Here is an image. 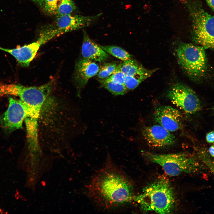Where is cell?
I'll use <instances>...</instances> for the list:
<instances>
[{
	"label": "cell",
	"instance_id": "ffe728a7",
	"mask_svg": "<svg viewBox=\"0 0 214 214\" xmlns=\"http://www.w3.org/2000/svg\"><path fill=\"white\" fill-rule=\"evenodd\" d=\"M117 66L114 63L104 64L100 68L97 74L98 78L100 80L104 79L111 75L115 70Z\"/></svg>",
	"mask_w": 214,
	"mask_h": 214
},
{
	"label": "cell",
	"instance_id": "d6986e66",
	"mask_svg": "<svg viewBox=\"0 0 214 214\" xmlns=\"http://www.w3.org/2000/svg\"><path fill=\"white\" fill-rule=\"evenodd\" d=\"M76 9L72 0H62L58 7L56 15L57 17L72 14Z\"/></svg>",
	"mask_w": 214,
	"mask_h": 214
},
{
	"label": "cell",
	"instance_id": "cb8c5ba5",
	"mask_svg": "<svg viewBox=\"0 0 214 214\" xmlns=\"http://www.w3.org/2000/svg\"><path fill=\"white\" fill-rule=\"evenodd\" d=\"M207 141L209 143H214V130L207 133L206 135Z\"/></svg>",
	"mask_w": 214,
	"mask_h": 214
},
{
	"label": "cell",
	"instance_id": "3957f363",
	"mask_svg": "<svg viewBox=\"0 0 214 214\" xmlns=\"http://www.w3.org/2000/svg\"><path fill=\"white\" fill-rule=\"evenodd\" d=\"M143 154L146 159L160 165L166 174L171 176L195 172L199 166L195 157L187 153L160 154L144 151Z\"/></svg>",
	"mask_w": 214,
	"mask_h": 214
},
{
	"label": "cell",
	"instance_id": "e0dca14e",
	"mask_svg": "<svg viewBox=\"0 0 214 214\" xmlns=\"http://www.w3.org/2000/svg\"><path fill=\"white\" fill-rule=\"evenodd\" d=\"M100 46L108 54L124 62L132 59L130 54L120 47L115 45H100Z\"/></svg>",
	"mask_w": 214,
	"mask_h": 214
},
{
	"label": "cell",
	"instance_id": "2e32d148",
	"mask_svg": "<svg viewBox=\"0 0 214 214\" xmlns=\"http://www.w3.org/2000/svg\"><path fill=\"white\" fill-rule=\"evenodd\" d=\"M117 67L125 76L135 75L146 69L133 59L124 61Z\"/></svg>",
	"mask_w": 214,
	"mask_h": 214
},
{
	"label": "cell",
	"instance_id": "5b68a950",
	"mask_svg": "<svg viewBox=\"0 0 214 214\" xmlns=\"http://www.w3.org/2000/svg\"><path fill=\"white\" fill-rule=\"evenodd\" d=\"M179 64L191 77H203L207 70V59L204 48L191 43H180L176 50Z\"/></svg>",
	"mask_w": 214,
	"mask_h": 214
},
{
	"label": "cell",
	"instance_id": "6da1fadb",
	"mask_svg": "<svg viewBox=\"0 0 214 214\" xmlns=\"http://www.w3.org/2000/svg\"><path fill=\"white\" fill-rule=\"evenodd\" d=\"M133 188L126 174L108 161L91 179L88 185V194L97 206L110 209L135 199Z\"/></svg>",
	"mask_w": 214,
	"mask_h": 214
},
{
	"label": "cell",
	"instance_id": "484cf974",
	"mask_svg": "<svg viewBox=\"0 0 214 214\" xmlns=\"http://www.w3.org/2000/svg\"><path fill=\"white\" fill-rule=\"evenodd\" d=\"M208 150L210 155L211 157H214V144L211 146Z\"/></svg>",
	"mask_w": 214,
	"mask_h": 214
},
{
	"label": "cell",
	"instance_id": "d4e9b609",
	"mask_svg": "<svg viewBox=\"0 0 214 214\" xmlns=\"http://www.w3.org/2000/svg\"><path fill=\"white\" fill-rule=\"evenodd\" d=\"M38 6L43 7L44 0H31Z\"/></svg>",
	"mask_w": 214,
	"mask_h": 214
},
{
	"label": "cell",
	"instance_id": "7402d4cb",
	"mask_svg": "<svg viewBox=\"0 0 214 214\" xmlns=\"http://www.w3.org/2000/svg\"><path fill=\"white\" fill-rule=\"evenodd\" d=\"M198 156L200 160L207 167L214 175V160L208 153L204 150L200 151Z\"/></svg>",
	"mask_w": 214,
	"mask_h": 214
},
{
	"label": "cell",
	"instance_id": "5bb4252c",
	"mask_svg": "<svg viewBox=\"0 0 214 214\" xmlns=\"http://www.w3.org/2000/svg\"><path fill=\"white\" fill-rule=\"evenodd\" d=\"M81 47V54L84 59L103 62L108 59L109 56L84 31Z\"/></svg>",
	"mask_w": 214,
	"mask_h": 214
},
{
	"label": "cell",
	"instance_id": "7c38bea8",
	"mask_svg": "<svg viewBox=\"0 0 214 214\" xmlns=\"http://www.w3.org/2000/svg\"><path fill=\"white\" fill-rule=\"evenodd\" d=\"M45 43L42 39L39 37L36 41L21 47L7 49L0 47V50L12 56L22 66L27 67L34 58L40 46Z\"/></svg>",
	"mask_w": 214,
	"mask_h": 214
},
{
	"label": "cell",
	"instance_id": "30bf717a",
	"mask_svg": "<svg viewBox=\"0 0 214 214\" xmlns=\"http://www.w3.org/2000/svg\"><path fill=\"white\" fill-rule=\"evenodd\" d=\"M101 14L84 16L70 14L58 16L55 26L53 27L61 34L88 26L95 21Z\"/></svg>",
	"mask_w": 214,
	"mask_h": 214
},
{
	"label": "cell",
	"instance_id": "9a60e30c",
	"mask_svg": "<svg viewBox=\"0 0 214 214\" xmlns=\"http://www.w3.org/2000/svg\"><path fill=\"white\" fill-rule=\"evenodd\" d=\"M157 70L146 69L144 71L133 76H126L124 85L128 90L136 88L141 83L149 78Z\"/></svg>",
	"mask_w": 214,
	"mask_h": 214
},
{
	"label": "cell",
	"instance_id": "83f0119b",
	"mask_svg": "<svg viewBox=\"0 0 214 214\" xmlns=\"http://www.w3.org/2000/svg\"><path fill=\"white\" fill-rule=\"evenodd\" d=\"M213 112L214 113V107H213Z\"/></svg>",
	"mask_w": 214,
	"mask_h": 214
},
{
	"label": "cell",
	"instance_id": "277c9868",
	"mask_svg": "<svg viewBox=\"0 0 214 214\" xmlns=\"http://www.w3.org/2000/svg\"><path fill=\"white\" fill-rule=\"evenodd\" d=\"M54 81L37 86H25L16 84H0V97L6 95L19 97L20 99L37 111L40 112L43 104L54 87Z\"/></svg>",
	"mask_w": 214,
	"mask_h": 214
},
{
	"label": "cell",
	"instance_id": "603a6c76",
	"mask_svg": "<svg viewBox=\"0 0 214 214\" xmlns=\"http://www.w3.org/2000/svg\"><path fill=\"white\" fill-rule=\"evenodd\" d=\"M125 77L126 76L125 74L118 68L117 66L115 70L111 75L103 80L124 84Z\"/></svg>",
	"mask_w": 214,
	"mask_h": 214
},
{
	"label": "cell",
	"instance_id": "7a4b0ae2",
	"mask_svg": "<svg viewBox=\"0 0 214 214\" xmlns=\"http://www.w3.org/2000/svg\"><path fill=\"white\" fill-rule=\"evenodd\" d=\"M135 200L145 213L152 211L159 214H169L174 209L175 196L169 181L161 177L145 186Z\"/></svg>",
	"mask_w": 214,
	"mask_h": 214
},
{
	"label": "cell",
	"instance_id": "8fae6325",
	"mask_svg": "<svg viewBox=\"0 0 214 214\" xmlns=\"http://www.w3.org/2000/svg\"><path fill=\"white\" fill-rule=\"evenodd\" d=\"M155 121L168 131L174 132L181 128L182 116L178 110L170 106H161L155 111Z\"/></svg>",
	"mask_w": 214,
	"mask_h": 214
},
{
	"label": "cell",
	"instance_id": "44dd1931",
	"mask_svg": "<svg viewBox=\"0 0 214 214\" xmlns=\"http://www.w3.org/2000/svg\"><path fill=\"white\" fill-rule=\"evenodd\" d=\"M62 0H44L43 9L46 12L51 15H56Z\"/></svg>",
	"mask_w": 214,
	"mask_h": 214
},
{
	"label": "cell",
	"instance_id": "ba28073f",
	"mask_svg": "<svg viewBox=\"0 0 214 214\" xmlns=\"http://www.w3.org/2000/svg\"><path fill=\"white\" fill-rule=\"evenodd\" d=\"M171 102L189 114L195 113L201 108V102L194 92L183 83L173 84L167 93Z\"/></svg>",
	"mask_w": 214,
	"mask_h": 214
},
{
	"label": "cell",
	"instance_id": "9c48e42d",
	"mask_svg": "<svg viewBox=\"0 0 214 214\" xmlns=\"http://www.w3.org/2000/svg\"><path fill=\"white\" fill-rule=\"evenodd\" d=\"M142 134L148 145L153 148L169 147L175 142L174 135L159 124L144 127Z\"/></svg>",
	"mask_w": 214,
	"mask_h": 214
},
{
	"label": "cell",
	"instance_id": "ac0fdd59",
	"mask_svg": "<svg viewBox=\"0 0 214 214\" xmlns=\"http://www.w3.org/2000/svg\"><path fill=\"white\" fill-rule=\"evenodd\" d=\"M101 86L114 95H122L128 90L124 84L114 83L103 80H100Z\"/></svg>",
	"mask_w": 214,
	"mask_h": 214
},
{
	"label": "cell",
	"instance_id": "4fadbf2b",
	"mask_svg": "<svg viewBox=\"0 0 214 214\" xmlns=\"http://www.w3.org/2000/svg\"><path fill=\"white\" fill-rule=\"evenodd\" d=\"M99 68L98 64L91 60L82 58L76 62L74 79L78 92L86 85L91 78L97 74Z\"/></svg>",
	"mask_w": 214,
	"mask_h": 214
},
{
	"label": "cell",
	"instance_id": "4316f807",
	"mask_svg": "<svg viewBox=\"0 0 214 214\" xmlns=\"http://www.w3.org/2000/svg\"><path fill=\"white\" fill-rule=\"evenodd\" d=\"M208 4L214 10V0H206Z\"/></svg>",
	"mask_w": 214,
	"mask_h": 214
},
{
	"label": "cell",
	"instance_id": "8992f818",
	"mask_svg": "<svg viewBox=\"0 0 214 214\" xmlns=\"http://www.w3.org/2000/svg\"><path fill=\"white\" fill-rule=\"evenodd\" d=\"M191 15L194 40L204 48L214 49V16L200 8Z\"/></svg>",
	"mask_w": 214,
	"mask_h": 214
},
{
	"label": "cell",
	"instance_id": "52a82bcc",
	"mask_svg": "<svg viewBox=\"0 0 214 214\" xmlns=\"http://www.w3.org/2000/svg\"><path fill=\"white\" fill-rule=\"evenodd\" d=\"M7 110L0 115V125L10 130L22 128L23 121L31 116L39 118L40 114L35 112L21 100L9 98Z\"/></svg>",
	"mask_w": 214,
	"mask_h": 214
}]
</instances>
